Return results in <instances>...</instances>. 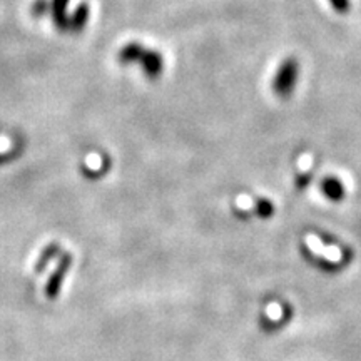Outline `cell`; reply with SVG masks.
Returning a JSON list of instances; mask_svg holds the SVG:
<instances>
[{"label": "cell", "mask_w": 361, "mask_h": 361, "mask_svg": "<svg viewBox=\"0 0 361 361\" xmlns=\"http://www.w3.org/2000/svg\"><path fill=\"white\" fill-rule=\"evenodd\" d=\"M123 59L126 62L139 61V59H141L144 71H146V74L152 75V78H156V75L162 71V57L159 54L144 51V49L139 47V45H134V44L129 45V47L123 52Z\"/></svg>", "instance_id": "obj_1"}, {"label": "cell", "mask_w": 361, "mask_h": 361, "mask_svg": "<svg viewBox=\"0 0 361 361\" xmlns=\"http://www.w3.org/2000/svg\"><path fill=\"white\" fill-rule=\"evenodd\" d=\"M298 79V62L293 61V59H288L286 62H283L279 66V71L274 78V92L278 94L279 97H290L291 90L295 89Z\"/></svg>", "instance_id": "obj_2"}, {"label": "cell", "mask_w": 361, "mask_h": 361, "mask_svg": "<svg viewBox=\"0 0 361 361\" xmlns=\"http://www.w3.org/2000/svg\"><path fill=\"white\" fill-rule=\"evenodd\" d=\"M323 191L324 194H326L328 197H331V200H340V197L343 196V186L341 183L338 179H333L329 178L323 183Z\"/></svg>", "instance_id": "obj_3"}, {"label": "cell", "mask_w": 361, "mask_h": 361, "mask_svg": "<svg viewBox=\"0 0 361 361\" xmlns=\"http://www.w3.org/2000/svg\"><path fill=\"white\" fill-rule=\"evenodd\" d=\"M306 241H308V245L311 246V250L316 251V252H324V256H328L329 259H338V258H340V256H338V250H326V247H324L322 243H319L316 238L310 236L308 239H306Z\"/></svg>", "instance_id": "obj_4"}, {"label": "cell", "mask_w": 361, "mask_h": 361, "mask_svg": "<svg viewBox=\"0 0 361 361\" xmlns=\"http://www.w3.org/2000/svg\"><path fill=\"white\" fill-rule=\"evenodd\" d=\"M335 11L345 13L350 8V0H329Z\"/></svg>", "instance_id": "obj_5"}, {"label": "cell", "mask_w": 361, "mask_h": 361, "mask_svg": "<svg viewBox=\"0 0 361 361\" xmlns=\"http://www.w3.org/2000/svg\"><path fill=\"white\" fill-rule=\"evenodd\" d=\"M271 211H273V207H271V204L266 200H261L259 202H258V213L261 214V216H271Z\"/></svg>", "instance_id": "obj_6"}]
</instances>
